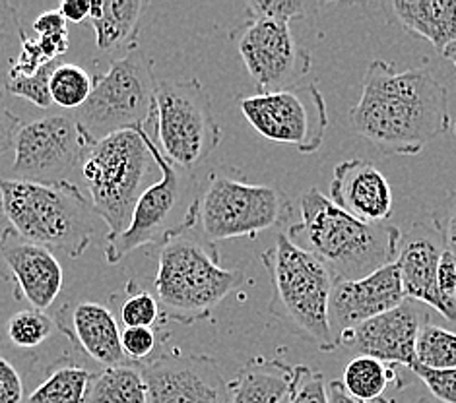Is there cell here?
<instances>
[{
    "label": "cell",
    "instance_id": "cell-4",
    "mask_svg": "<svg viewBox=\"0 0 456 403\" xmlns=\"http://www.w3.org/2000/svg\"><path fill=\"white\" fill-rule=\"evenodd\" d=\"M0 210L18 235L70 258L82 256L95 237L92 202L70 181L0 179Z\"/></svg>",
    "mask_w": 456,
    "mask_h": 403
},
{
    "label": "cell",
    "instance_id": "cell-15",
    "mask_svg": "<svg viewBox=\"0 0 456 403\" xmlns=\"http://www.w3.org/2000/svg\"><path fill=\"white\" fill-rule=\"evenodd\" d=\"M423 307L426 304L406 299L396 309L342 332L338 335V347L411 370L416 365L419 330L429 322V312Z\"/></svg>",
    "mask_w": 456,
    "mask_h": 403
},
{
    "label": "cell",
    "instance_id": "cell-31",
    "mask_svg": "<svg viewBox=\"0 0 456 403\" xmlns=\"http://www.w3.org/2000/svg\"><path fill=\"white\" fill-rule=\"evenodd\" d=\"M57 322L43 310H20L6 324V334L16 347L21 350H34V347L45 343Z\"/></svg>",
    "mask_w": 456,
    "mask_h": 403
},
{
    "label": "cell",
    "instance_id": "cell-13",
    "mask_svg": "<svg viewBox=\"0 0 456 403\" xmlns=\"http://www.w3.org/2000/svg\"><path fill=\"white\" fill-rule=\"evenodd\" d=\"M14 148L16 179L53 184L69 181L74 169H82L92 144L74 117L53 115L21 125Z\"/></svg>",
    "mask_w": 456,
    "mask_h": 403
},
{
    "label": "cell",
    "instance_id": "cell-1",
    "mask_svg": "<svg viewBox=\"0 0 456 403\" xmlns=\"http://www.w3.org/2000/svg\"><path fill=\"white\" fill-rule=\"evenodd\" d=\"M350 121L385 156H418L451 128L449 93L429 67L400 72L387 60H371Z\"/></svg>",
    "mask_w": 456,
    "mask_h": 403
},
{
    "label": "cell",
    "instance_id": "cell-27",
    "mask_svg": "<svg viewBox=\"0 0 456 403\" xmlns=\"http://www.w3.org/2000/svg\"><path fill=\"white\" fill-rule=\"evenodd\" d=\"M111 302L125 328H151L159 320V301L150 291L140 289L134 281L113 293Z\"/></svg>",
    "mask_w": 456,
    "mask_h": 403
},
{
    "label": "cell",
    "instance_id": "cell-41",
    "mask_svg": "<svg viewBox=\"0 0 456 403\" xmlns=\"http://www.w3.org/2000/svg\"><path fill=\"white\" fill-rule=\"evenodd\" d=\"M437 286L444 299L456 302V256L447 250H443L439 258Z\"/></svg>",
    "mask_w": 456,
    "mask_h": 403
},
{
    "label": "cell",
    "instance_id": "cell-33",
    "mask_svg": "<svg viewBox=\"0 0 456 403\" xmlns=\"http://www.w3.org/2000/svg\"><path fill=\"white\" fill-rule=\"evenodd\" d=\"M57 62H47L45 67H41L34 76H28V78H14L10 80L6 85V92L12 93L16 97H21L29 103H34L39 109H47L53 105L51 100V92H49V84H51V76L59 67Z\"/></svg>",
    "mask_w": 456,
    "mask_h": 403
},
{
    "label": "cell",
    "instance_id": "cell-12",
    "mask_svg": "<svg viewBox=\"0 0 456 403\" xmlns=\"http://www.w3.org/2000/svg\"><path fill=\"white\" fill-rule=\"evenodd\" d=\"M232 39L258 93L301 85L311 70V52L293 37L289 26L270 20H247Z\"/></svg>",
    "mask_w": 456,
    "mask_h": 403
},
{
    "label": "cell",
    "instance_id": "cell-39",
    "mask_svg": "<svg viewBox=\"0 0 456 403\" xmlns=\"http://www.w3.org/2000/svg\"><path fill=\"white\" fill-rule=\"evenodd\" d=\"M24 384L18 370L4 357H0V403H21Z\"/></svg>",
    "mask_w": 456,
    "mask_h": 403
},
{
    "label": "cell",
    "instance_id": "cell-44",
    "mask_svg": "<svg viewBox=\"0 0 456 403\" xmlns=\"http://www.w3.org/2000/svg\"><path fill=\"white\" fill-rule=\"evenodd\" d=\"M90 8H92L90 0H64V3L59 6V12L67 21L80 24V21H84L86 18H90Z\"/></svg>",
    "mask_w": 456,
    "mask_h": 403
},
{
    "label": "cell",
    "instance_id": "cell-37",
    "mask_svg": "<svg viewBox=\"0 0 456 403\" xmlns=\"http://www.w3.org/2000/svg\"><path fill=\"white\" fill-rule=\"evenodd\" d=\"M411 373L421 378V383L443 403H456V368L452 370H428L419 365L411 367Z\"/></svg>",
    "mask_w": 456,
    "mask_h": 403
},
{
    "label": "cell",
    "instance_id": "cell-28",
    "mask_svg": "<svg viewBox=\"0 0 456 403\" xmlns=\"http://www.w3.org/2000/svg\"><path fill=\"white\" fill-rule=\"evenodd\" d=\"M416 365L428 370L456 368V332L426 324L416 342Z\"/></svg>",
    "mask_w": 456,
    "mask_h": 403
},
{
    "label": "cell",
    "instance_id": "cell-32",
    "mask_svg": "<svg viewBox=\"0 0 456 403\" xmlns=\"http://www.w3.org/2000/svg\"><path fill=\"white\" fill-rule=\"evenodd\" d=\"M327 4L307 3V0H248V20H270L289 26L293 20L317 14Z\"/></svg>",
    "mask_w": 456,
    "mask_h": 403
},
{
    "label": "cell",
    "instance_id": "cell-45",
    "mask_svg": "<svg viewBox=\"0 0 456 403\" xmlns=\"http://www.w3.org/2000/svg\"><path fill=\"white\" fill-rule=\"evenodd\" d=\"M329 394H330V403H390L388 399H383V398L377 401H357L350 394H347L340 380H332V383L329 384Z\"/></svg>",
    "mask_w": 456,
    "mask_h": 403
},
{
    "label": "cell",
    "instance_id": "cell-17",
    "mask_svg": "<svg viewBox=\"0 0 456 403\" xmlns=\"http://www.w3.org/2000/svg\"><path fill=\"white\" fill-rule=\"evenodd\" d=\"M404 301L406 297L396 262L357 281L336 279L330 297V326L336 343L342 332L393 310Z\"/></svg>",
    "mask_w": 456,
    "mask_h": 403
},
{
    "label": "cell",
    "instance_id": "cell-46",
    "mask_svg": "<svg viewBox=\"0 0 456 403\" xmlns=\"http://www.w3.org/2000/svg\"><path fill=\"white\" fill-rule=\"evenodd\" d=\"M444 59H449L452 64H454V69H456V47L447 54V57H444Z\"/></svg>",
    "mask_w": 456,
    "mask_h": 403
},
{
    "label": "cell",
    "instance_id": "cell-30",
    "mask_svg": "<svg viewBox=\"0 0 456 403\" xmlns=\"http://www.w3.org/2000/svg\"><path fill=\"white\" fill-rule=\"evenodd\" d=\"M26 37L18 8L10 3H0V93L6 92L10 70L14 67Z\"/></svg>",
    "mask_w": 456,
    "mask_h": 403
},
{
    "label": "cell",
    "instance_id": "cell-22",
    "mask_svg": "<svg viewBox=\"0 0 456 403\" xmlns=\"http://www.w3.org/2000/svg\"><path fill=\"white\" fill-rule=\"evenodd\" d=\"M297 378V367L280 359L255 357L230 383V403H286Z\"/></svg>",
    "mask_w": 456,
    "mask_h": 403
},
{
    "label": "cell",
    "instance_id": "cell-2",
    "mask_svg": "<svg viewBox=\"0 0 456 403\" xmlns=\"http://www.w3.org/2000/svg\"><path fill=\"white\" fill-rule=\"evenodd\" d=\"M301 222L286 235L317 256L334 279L357 281L395 264L402 231L395 225H367L340 210L329 196L311 189L301 196Z\"/></svg>",
    "mask_w": 456,
    "mask_h": 403
},
{
    "label": "cell",
    "instance_id": "cell-38",
    "mask_svg": "<svg viewBox=\"0 0 456 403\" xmlns=\"http://www.w3.org/2000/svg\"><path fill=\"white\" fill-rule=\"evenodd\" d=\"M45 64H47V59L43 57V52L37 45V39L26 37L24 43H21V49H20L14 67H12V70H10V80L34 76L41 67H45Z\"/></svg>",
    "mask_w": 456,
    "mask_h": 403
},
{
    "label": "cell",
    "instance_id": "cell-29",
    "mask_svg": "<svg viewBox=\"0 0 456 403\" xmlns=\"http://www.w3.org/2000/svg\"><path fill=\"white\" fill-rule=\"evenodd\" d=\"M92 90V74L78 67V64H59L51 76V100L62 109H74V111H78L90 100Z\"/></svg>",
    "mask_w": 456,
    "mask_h": 403
},
{
    "label": "cell",
    "instance_id": "cell-47",
    "mask_svg": "<svg viewBox=\"0 0 456 403\" xmlns=\"http://www.w3.org/2000/svg\"><path fill=\"white\" fill-rule=\"evenodd\" d=\"M454 133H456V123H454Z\"/></svg>",
    "mask_w": 456,
    "mask_h": 403
},
{
    "label": "cell",
    "instance_id": "cell-6",
    "mask_svg": "<svg viewBox=\"0 0 456 403\" xmlns=\"http://www.w3.org/2000/svg\"><path fill=\"white\" fill-rule=\"evenodd\" d=\"M156 85L154 67L144 49L134 45L121 59L113 60L103 76H94L90 100L74 111V121L92 146L125 130H146L154 138Z\"/></svg>",
    "mask_w": 456,
    "mask_h": 403
},
{
    "label": "cell",
    "instance_id": "cell-24",
    "mask_svg": "<svg viewBox=\"0 0 456 403\" xmlns=\"http://www.w3.org/2000/svg\"><path fill=\"white\" fill-rule=\"evenodd\" d=\"M95 373L72 361H61L31 391L26 403H90Z\"/></svg>",
    "mask_w": 456,
    "mask_h": 403
},
{
    "label": "cell",
    "instance_id": "cell-43",
    "mask_svg": "<svg viewBox=\"0 0 456 403\" xmlns=\"http://www.w3.org/2000/svg\"><path fill=\"white\" fill-rule=\"evenodd\" d=\"M37 45L43 52V57L47 59V62H57L62 54H67L70 39H69V31H62V34L57 36H45V37H37Z\"/></svg>",
    "mask_w": 456,
    "mask_h": 403
},
{
    "label": "cell",
    "instance_id": "cell-25",
    "mask_svg": "<svg viewBox=\"0 0 456 403\" xmlns=\"http://www.w3.org/2000/svg\"><path fill=\"white\" fill-rule=\"evenodd\" d=\"M395 365H387L379 359L355 355L344 368L342 386L357 401L381 399L390 383H398Z\"/></svg>",
    "mask_w": 456,
    "mask_h": 403
},
{
    "label": "cell",
    "instance_id": "cell-20",
    "mask_svg": "<svg viewBox=\"0 0 456 403\" xmlns=\"http://www.w3.org/2000/svg\"><path fill=\"white\" fill-rule=\"evenodd\" d=\"M78 343L84 353L105 368L126 365L121 347V330L110 307L100 302L82 301L70 310V326L61 328Z\"/></svg>",
    "mask_w": 456,
    "mask_h": 403
},
{
    "label": "cell",
    "instance_id": "cell-34",
    "mask_svg": "<svg viewBox=\"0 0 456 403\" xmlns=\"http://www.w3.org/2000/svg\"><path fill=\"white\" fill-rule=\"evenodd\" d=\"M286 403H330L329 383L319 370L297 367V378Z\"/></svg>",
    "mask_w": 456,
    "mask_h": 403
},
{
    "label": "cell",
    "instance_id": "cell-21",
    "mask_svg": "<svg viewBox=\"0 0 456 403\" xmlns=\"http://www.w3.org/2000/svg\"><path fill=\"white\" fill-rule=\"evenodd\" d=\"M388 8L408 34L428 39L441 57L456 47V0H395Z\"/></svg>",
    "mask_w": 456,
    "mask_h": 403
},
{
    "label": "cell",
    "instance_id": "cell-9",
    "mask_svg": "<svg viewBox=\"0 0 456 403\" xmlns=\"http://www.w3.org/2000/svg\"><path fill=\"white\" fill-rule=\"evenodd\" d=\"M154 140L173 165L194 171L218 149L222 126L216 118L210 93L200 80H166L156 85Z\"/></svg>",
    "mask_w": 456,
    "mask_h": 403
},
{
    "label": "cell",
    "instance_id": "cell-7",
    "mask_svg": "<svg viewBox=\"0 0 456 403\" xmlns=\"http://www.w3.org/2000/svg\"><path fill=\"white\" fill-rule=\"evenodd\" d=\"M151 157L158 163L161 179L144 190L128 229L115 238H107L105 260L118 264L134 250L156 245L166 246L187 235L200 220V196L197 181L161 154L156 140L142 130Z\"/></svg>",
    "mask_w": 456,
    "mask_h": 403
},
{
    "label": "cell",
    "instance_id": "cell-42",
    "mask_svg": "<svg viewBox=\"0 0 456 403\" xmlns=\"http://www.w3.org/2000/svg\"><path fill=\"white\" fill-rule=\"evenodd\" d=\"M34 31L37 34V37H45V36H57L62 34L67 29V20L62 18V14L57 10H47L37 16V20L34 21Z\"/></svg>",
    "mask_w": 456,
    "mask_h": 403
},
{
    "label": "cell",
    "instance_id": "cell-35",
    "mask_svg": "<svg viewBox=\"0 0 456 403\" xmlns=\"http://www.w3.org/2000/svg\"><path fill=\"white\" fill-rule=\"evenodd\" d=\"M158 334L154 328H123L121 347L126 361L146 363L150 355L158 350Z\"/></svg>",
    "mask_w": 456,
    "mask_h": 403
},
{
    "label": "cell",
    "instance_id": "cell-14",
    "mask_svg": "<svg viewBox=\"0 0 456 403\" xmlns=\"http://www.w3.org/2000/svg\"><path fill=\"white\" fill-rule=\"evenodd\" d=\"M148 403H230V383L210 355L166 353L142 367Z\"/></svg>",
    "mask_w": 456,
    "mask_h": 403
},
{
    "label": "cell",
    "instance_id": "cell-10",
    "mask_svg": "<svg viewBox=\"0 0 456 403\" xmlns=\"http://www.w3.org/2000/svg\"><path fill=\"white\" fill-rule=\"evenodd\" d=\"M293 214L289 196L273 184H251L230 175H212L200 196L204 238L216 245L227 238L256 237L284 225Z\"/></svg>",
    "mask_w": 456,
    "mask_h": 403
},
{
    "label": "cell",
    "instance_id": "cell-18",
    "mask_svg": "<svg viewBox=\"0 0 456 403\" xmlns=\"http://www.w3.org/2000/svg\"><path fill=\"white\" fill-rule=\"evenodd\" d=\"M330 200L367 225L387 223L395 210L390 182L373 163L363 159H347L334 169Z\"/></svg>",
    "mask_w": 456,
    "mask_h": 403
},
{
    "label": "cell",
    "instance_id": "cell-19",
    "mask_svg": "<svg viewBox=\"0 0 456 403\" xmlns=\"http://www.w3.org/2000/svg\"><path fill=\"white\" fill-rule=\"evenodd\" d=\"M443 248L423 233L402 235L396 266L400 271L404 297L418 301L441 312L449 322L456 324V302L441 295L437 286V266Z\"/></svg>",
    "mask_w": 456,
    "mask_h": 403
},
{
    "label": "cell",
    "instance_id": "cell-16",
    "mask_svg": "<svg viewBox=\"0 0 456 403\" xmlns=\"http://www.w3.org/2000/svg\"><path fill=\"white\" fill-rule=\"evenodd\" d=\"M0 278L12 283L14 297L36 310L53 307L62 291V266L53 250L28 241L12 227L0 235Z\"/></svg>",
    "mask_w": 456,
    "mask_h": 403
},
{
    "label": "cell",
    "instance_id": "cell-11",
    "mask_svg": "<svg viewBox=\"0 0 456 403\" xmlns=\"http://www.w3.org/2000/svg\"><path fill=\"white\" fill-rule=\"evenodd\" d=\"M239 109L260 136L296 146L301 154H314L329 130L327 103L317 84L248 95Z\"/></svg>",
    "mask_w": 456,
    "mask_h": 403
},
{
    "label": "cell",
    "instance_id": "cell-26",
    "mask_svg": "<svg viewBox=\"0 0 456 403\" xmlns=\"http://www.w3.org/2000/svg\"><path fill=\"white\" fill-rule=\"evenodd\" d=\"M90 403H148L142 370L133 365L103 368L94 378Z\"/></svg>",
    "mask_w": 456,
    "mask_h": 403
},
{
    "label": "cell",
    "instance_id": "cell-36",
    "mask_svg": "<svg viewBox=\"0 0 456 403\" xmlns=\"http://www.w3.org/2000/svg\"><path fill=\"white\" fill-rule=\"evenodd\" d=\"M433 227L443 243V250L456 256V192L449 194L431 214Z\"/></svg>",
    "mask_w": 456,
    "mask_h": 403
},
{
    "label": "cell",
    "instance_id": "cell-8",
    "mask_svg": "<svg viewBox=\"0 0 456 403\" xmlns=\"http://www.w3.org/2000/svg\"><path fill=\"white\" fill-rule=\"evenodd\" d=\"M151 157L142 130H125L94 144L82 163V177L88 182L92 208L107 225V238L125 233L150 177Z\"/></svg>",
    "mask_w": 456,
    "mask_h": 403
},
{
    "label": "cell",
    "instance_id": "cell-40",
    "mask_svg": "<svg viewBox=\"0 0 456 403\" xmlns=\"http://www.w3.org/2000/svg\"><path fill=\"white\" fill-rule=\"evenodd\" d=\"M20 128L21 121L10 111L3 100V93H0V157L16 146V136L20 133Z\"/></svg>",
    "mask_w": 456,
    "mask_h": 403
},
{
    "label": "cell",
    "instance_id": "cell-3",
    "mask_svg": "<svg viewBox=\"0 0 456 403\" xmlns=\"http://www.w3.org/2000/svg\"><path fill=\"white\" fill-rule=\"evenodd\" d=\"M260 260L273 286L270 314L317 350L324 353L338 350L330 326V297L336 281L332 271L286 233L276 237L274 246L263 253Z\"/></svg>",
    "mask_w": 456,
    "mask_h": 403
},
{
    "label": "cell",
    "instance_id": "cell-23",
    "mask_svg": "<svg viewBox=\"0 0 456 403\" xmlns=\"http://www.w3.org/2000/svg\"><path fill=\"white\" fill-rule=\"evenodd\" d=\"M146 8L144 0H94L90 21L97 47L102 51L125 47L128 51L138 45V26Z\"/></svg>",
    "mask_w": 456,
    "mask_h": 403
},
{
    "label": "cell",
    "instance_id": "cell-5",
    "mask_svg": "<svg viewBox=\"0 0 456 403\" xmlns=\"http://www.w3.org/2000/svg\"><path fill=\"white\" fill-rule=\"evenodd\" d=\"M243 279L241 270L220 264L216 245L184 235L161 246L154 286L167 318L192 326L208 318Z\"/></svg>",
    "mask_w": 456,
    "mask_h": 403
}]
</instances>
